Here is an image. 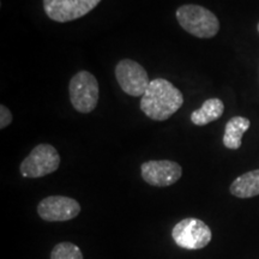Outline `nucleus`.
<instances>
[{
    "label": "nucleus",
    "instance_id": "nucleus-9",
    "mask_svg": "<svg viewBox=\"0 0 259 259\" xmlns=\"http://www.w3.org/2000/svg\"><path fill=\"white\" fill-rule=\"evenodd\" d=\"M142 178L151 186L166 187L176 184L183 176L179 163L169 160L144 162L141 166Z\"/></svg>",
    "mask_w": 259,
    "mask_h": 259
},
{
    "label": "nucleus",
    "instance_id": "nucleus-4",
    "mask_svg": "<svg viewBox=\"0 0 259 259\" xmlns=\"http://www.w3.org/2000/svg\"><path fill=\"white\" fill-rule=\"evenodd\" d=\"M59 166L60 156L57 149L51 144H38L22 161L19 170L24 178L37 179L54 173Z\"/></svg>",
    "mask_w": 259,
    "mask_h": 259
},
{
    "label": "nucleus",
    "instance_id": "nucleus-15",
    "mask_svg": "<svg viewBox=\"0 0 259 259\" xmlns=\"http://www.w3.org/2000/svg\"><path fill=\"white\" fill-rule=\"evenodd\" d=\"M257 28H258V31H259V23H258V27Z\"/></svg>",
    "mask_w": 259,
    "mask_h": 259
},
{
    "label": "nucleus",
    "instance_id": "nucleus-6",
    "mask_svg": "<svg viewBox=\"0 0 259 259\" xmlns=\"http://www.w3.org/2000/svg\"><path fill=\"white\" fill-rule=\"evenodd\" d=\"M115 78L122 92L135 97L143 96L150 83L147 70L131 59H122L116 64Z\"/></svg>",
    "mask_w": 259,
    "mask_h": 259
},
{
    "label": "nucleus",
    "instance_id": "nucleus-1",
    "mask_svg": "<svg viewBox=\"0 0 259 259\" xmlns=\"http://www.w3.org/2000/svg\"><path fill=\"white\" fill-rule=\"evenodd\" d=\"M184 105V95L177 87L164 78L150 80L147 92L141 97L142 112L149 119L155 121H164L181 108Z\"/></svg>",
    "mask_w": 259,
    "mask_h": 259
},
{
    "label": "nucleus",
    "instance_id": "nucleus-13",
    "mask_svg": "<svg viewBox=\"0 0 259 259\" xmlns=\"http://www.w3.org/2000/svg\"><path fill=\"white\" fill-rule=\"evenodd\" d=\"M51 259H83L80 248L72 242H60L52 250Z\"/></svg>",
    "mask_w": 259,
    "mask_h": 259
},
{
    "label": "nucleus",
    "instance_id": "nucleus-2",
    "mask_svg": "<svg viewBox=\"0 0 259 259\" xmlns=\"http://www.w3.org/2000/svg\"><path fill=\"white\" fill-rule=\"evenodd\" d=\"M177 19L184 30L198 38H211L220 30L219 18L200 5L187 4L177 10Z\"/></svg>",
    "mask_w": 259,
    "mask_h": 259
},
{
    "label": "nucleus",
    "instance_id": "nucleus-8",
    "mask_svg": "<svg viewBox=\"0 0 259 259\" xmlns=\"http://www.w3.org/2000/svg\"><path fill=\"white\" fill-rule=\"evenodd\" d=\"M80 205L76 199L65 196H51L37 205L38 216L48 222L70 221L79 215Z\"/></svg>",
    "mask_w": 259,
    "mask_h": 259
},
{
    "label": "nucleus",
    "instance_id": "nucleus-3",
    "mask_svg": "<svg viewBox=\"0 0 259 259\" xmlns=\"http://www.w3.org/2000/svg\"><path fill=\"white\" fill-rule=\"evenodd\" d=\"M70 101L77 112H93L99 103L100 88L96 77L88 71H79L70 80Z\"/></svg>",
    "mask_w": 259,
    "mask_h": 259
},
{
    "label": "nucleus",
    "instance_id": "nucleus-5",
    "mask_svg": "<svg viewBox=\"0 0 259 259\" xmlns=\"http://www.w3.org/2000/svg\"><path fill=\"white\" fill-rule=\"evenodd\" d=\"M171 238L186 250H202L211 241L212 233L206 223L198 219H184L174 226Z\"/></svg>",
    "mask_w": 259,
    "mask_h": 259
},
{
    "label": "nucleus",
    "instance_id": "nucleus-12",
    "mask_svg": "<svg viewBox=\"0 0 259 259\" xmlns=\"http://www.w3.org/2000/svg\"><path fill=\"white\" fill-rule=\"evenodd\" d=\"M231 193L238 198H252L259 196V169L242 174L233 181Z\"/></svg>",
    "mask_w": 259,
    "mask_h": 259
},
{
    "label": "nucleus",
    "instance_id": "nucleus-11",
    "mask_svg": "<svg viewBox=\"0 0 259 259\" xmlns=\"http://www.w3.org/2000/svg\"><path fill=\"white\" fill-rule=\"evenodd\" d=\"M225 112V103L220 99H208L203 102L199 109L191 113V121L197 126L208 125L210 122L218 120Z\"/></svg>",
    "mask_w": 259,
    "mask_h": 259
},
{
    "label": "nucleus",
    "instance_id": "nucleus-14",
    "mask_svg": "<svg viewBox=\"0 0 259 259\" xmlns=\"http://www.w3.org/2000/svg\"><path fill=\"white\" fill-rule=\"evenodd\" d=\"M12 119H14V116H12V113L10 112L8 107L5 105L0 106V128L4 130L8 127L12 122Z\"/></svg>",
    "mask_w": 259,
    "mask_h": 259
},
{
    "label": "nucleus",
    "instance_id": "nucleus-7",
    "mask_svg": "<svg viewBox=\"0 0 259 259\" xmlns=\"http://www.w3.org/2000/svg\"><path fill=\"white\" fill-rule=\"evenodd\" d=\"M101 0H44V10L52 21L66 23L88 15Z\"/></svg>",
    "mask_w": 259,
    "mask_h": 259
},
{
    "label": "nucleus",
    "instance_id": "nucleus-10",
    "mask_svg": "<svg viewBox=\"0 0 259 259\" xmlns=\"http://www.w3.org/2000/svg\"><path fill=\"white\" fill-rule=\"evenodd\" d=\"M251 121L244 116H234L229 119L225 127L223 145L231 150H238L242 144V136L250 128Z\"/></svg>",
    "mask_w": 259,
    "mask_h": 259
}]
</instances>
